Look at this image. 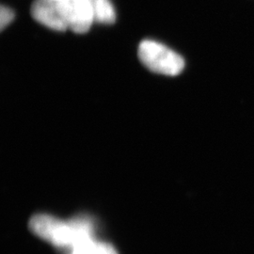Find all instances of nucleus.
I'll return each instance as SVG.
<instances>
[{"label": "nucleus", "instance_id": "0eeeda50", "mask_svg": "<svg viewBox=\"0 0 254 254\" xmlns=\"http://www.w3.org/2000/svg\"><path fill=\"white\" fill-rule=\"evenodd\" d=\"M14 11L12 9L6 7V6H1L0 9V29L3 31L5 27H8L9 24L13 21L14 19Z\"/></svg>", "mask_w": 254, "mask_h": 254}, {"label": "nucleus", "instance_id": "1a4fd4ad", "mask_svg": "<svg viewBox=\"0 0 254 254\" xmlns=\"http://www.w3.org/2000/svg\"><path fill=\"white\" fill-rule=\"evenodd\" d=\"M97 254H118L114 247L106 242H101Z\"/></svg>", "mask_w": 254, "mask_h": 254}, {"label": "nucleus", "instance_id": "f257e3e1", "mask_svg": "<svg viewBox=\"0 0 254 254\" xmlns=\"http://www.w3.org/2000/svg\"><path fill=\"white\" fill-rule=\"evenodd\" d=\"M28 226L34 235L46 242L70 251L93 237V227L88 218L64 221L51 215L39 214L30 218Z\"/></svg>", "mask_w": 254, "mask_h": 254}, {"label": "nucleus", "instance_id": "7ed1b4c3", "mask_svg": "<svg viewBox=\"0 0 254 254\" xmlns=\"http://www.w3.org/2000/svg\"><path fill=\"white\" fill-rule=\"evenodd\" d=\"M30 13L39 24L55 31H65L69 28V23L64 11L46 0H34Z\"/></svg>", "mask_w": 254, "mask_h": 254}, {"label": "nucleus", "instance_id": "f03ea898", "mask_svg": "<svg viewBox=\"0 0 254 254\" xmlns=\"http://www.w3.org/2000/svg\"><path fill=\"white\" fill-rule=\"evenodd\" d=\"M137 56L140 63L153 73L175 76L185 69L182 56L153 40H144L139 44Z\"/></svg>", "mask_w": 254, "mask_h": 254}, {"label": "nucleus", "instance_id": "39448f33", "mask_svg": "<svg viewBox=\"0 0 254 254\" xmlns=\"http://www.w3.org/2000/svg\"><path fill=\"white\" fill-rule=\"evenodd\" d=\"M94 22L111 25L116 21V11L110 0H92Z\"/></svg>", "mask_w": 254, "mask_h": 254}, {"label": "nucleus", "instance_id": "423d86ee", "mask_svg": "<svg viewBox=\"0 0 254 254\" xmlns=\"http://www.w3.org/2000/svg\"><path fill=\"white\" fill-rule=\"evenodd\" d=\"M101 241L93 238L84 242L81 245L70 251V254H97Z\"/></svg>", "mask_w": 254, "mask_h": 254}, {"label": "nucleus", "instance_id": "6e6552de", "mask_svg": "<svg viewBox=\"0 0 254 254\" xmlns=\"http://www.w3.org/2000/svg\"><path fill=\"white\" fill-rule=\"evenodd\" d=\"M50 3H53L56 6H58L60 9H62L66 15L67 20L69 18V9H70V0H46ZM69 23V21H68Z\"/></svg>", "mask_w": 254, "mask_h": 254}, {"label": "nucleus", "instance_id": "20e7f679", "mask_svg": "<svg viewBox=\"0 0 254 254\" xmlns=\"http://www.w3.org/2000/svg\"><path fill=\"white\" fill-rule=\"evenodd\" d=\"M69 28L77 34L89 31L94 22L92 0H70Z\"/></svg>", "mask_w": 254, "mask_h": 254}]
</instances>
